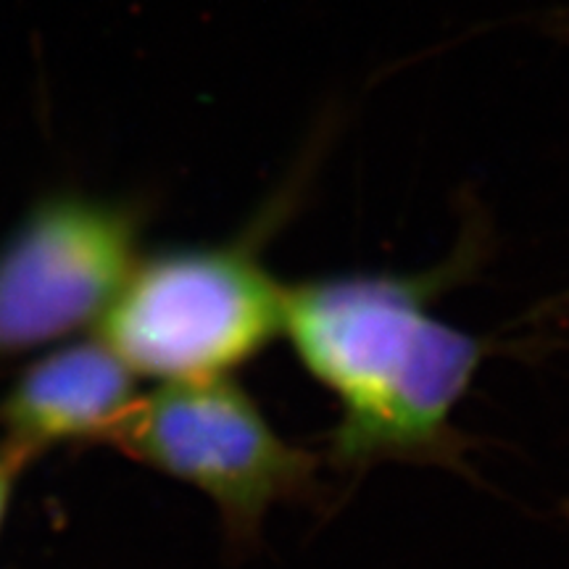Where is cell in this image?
Segmentation results:
<instances>
[{
  "label": "cell",
  "instance_id": "obj_1",
  "mask_svg": "<svg viewBox=\"0 0 569 569\" xmlns=\"http://www.w3.org/2000/svg\"><path fill=\"white\" fill-rule=\"evenodd\" d=\"M438 288L436 274H338L284 288L282 336L338 401L336 465L465 461L453 415L488 348L432 311Z\"/></svg>",
  "mask_w": 569,
  "mask_h": 569
},
{
  "label": "cell",
  "instance_id": "obj_2",
  "mask_svg": "<svg viewBox=\"0 0 569 569\" xmlns=\"http://www.w3.org/2000/svg\"><path fill=\"white\" fill-rule=\"evenodd\" d=\"M284 284L251 243L190 246L138 259L98 322L134 377H230L282 336Z\"/></svg>",
  "mask_w": 569,
  "mask_h": 569
},
{
  "label": "cell",
  "instance_id": "obj_3",
  "mask_svg": "<svg viewBox=\"0 0 569 569\" xmlns=\"http://www.w3.org/2000/svg\"><path fill=\"white\" fill-rule=\"evenodd\" d=\"M109 443L209 498L234 549H251L274 507L319 496V459L282 438L230 377L138 396Z\"/></svg>",
  "mask_w": 569,
  "mask_h": 569
},
{
  "label": "cell",
  "instance_id": "obj_4",
  "mask_svg": "<svg viewBox=\"0 0 569 569\" xmlns=\"http://www.w3.org/2000/svg\"><path fill=\"white\" fill-rule=\"evenodd\" d=\"M134 264L138 217L127 206L42 201L0 246V359L101 322Z\"/></svg>",
  "mask_w": 569,
  "mask_h": 569
},
{
  "label": "cell",
  "instance_id": "obj_5",
  "mask_svg": "<svg viewBox=\"0 0 569 569\" xmlns=\"http://www.w3.org/2000/svg\"><path fill=\"white\" fill-rule=\"evenodd\" d=\"M138 401L134 375L98 340H77L40 356L0 398L6 440L38 457L77 440H103Z\"/></svg>",
  "mask_w": 569,
  "mask_h": 569
},
{
  "label": "cell",
  "instance_id": "obj_6",
  "mask_svg": "<svg viewBox=\"0 0 569 569\" xmlns=\"http://www.w3.org/2000/svg\"><path fill=\"white\" fill-rule=\"evenodd\" d=\"M34 459V453L27 451L11 440H0V530H3L6 515H9L13 488H17L19 475Z\"/></svg>",
  "mask_w": 569,
  "mask_h": 569
}]
</instances>
